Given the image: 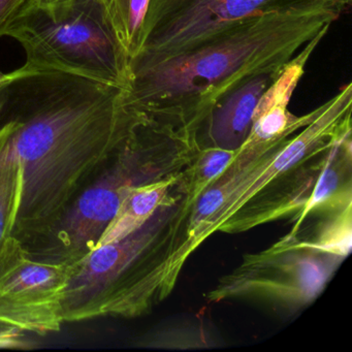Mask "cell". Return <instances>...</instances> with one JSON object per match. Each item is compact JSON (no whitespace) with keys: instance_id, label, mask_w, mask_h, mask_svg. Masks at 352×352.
Instances as JSON below:
<instances>
[{"instance_id":"cell-1","label":"cell","mask_w":352,"mask_h":352,"mask_svg":"<svg viewBox=\"0 0 352 352\" xmlns=\"http://www.w3.org/2000/svg\"><path fill=\"white\" fill-rule=\"evenodd\" d=\"M124 89L56 71L22 67L6 84L0 116L11 126L23 168L13 236L24 242L46 230L141 117Z\"/></svg>"},{"instance_id":"cell-2","label":"cell","mask_w":352,"mask_h":352,"mask_svg":"<svg viewBox=\"0 0 352 352\" xmlns=\"http://www.w3.org/2000/svg\"><path fill=\"white\" fill-rule=\"evenodd\" d=\"M327 11L251 18L188 52L131 72L124 104L191 139L224 96L287 63L339 19Z\"/></svg>"},{"instance_id":"cell-3","label":"cell","mask_w":352,"mask_h":352,"mask_svg":"<svg viewBox=\"0 0 352 352\" xmlns=\"http://www.w3.org/2000/svg\"><path fill=\"white\" fill-rule=\"evenodd\" d=\"M23 47L25 69L56 71L129 89V57L102 0H36L6 30Z\"/></svg>"},{"instance_id":"cell-4","label":"cell","mask_w":352,"mask_h":352,"mask_svg":"<svg viewBox=\"0 0 352 352\" xmlns=\"http://www.w3.org/2000/svg\"><path fill=\"white\" fill-rule=\"evenodd\" d=\"M166 129L142 114L118 149L78 189L56 219L21 242L32 258L72 265L98 246L131 187L148 182L147 158Z\"/></svg>"},{"instance_id":"cell-5","label":"cell","mask_w":352,"mask_h":352,"mask_svg":"<svg viewBox=\"0 0 352 352\" xmlns=\"http://www.w3.org/2000/svg\"><path fill=\"white\" fill-rule=\"evenodd\" d=\"M352 0H150L141 50L131 72L188 52L240 22L290 12L327 11L341 17Z\"/></svg>"},{"instance_id":"cell-6","label":"cell","mask_w":352,"mask_h":352,"mask_svg":"<svg viewBox=\"0 0 352 352\" xmlns=\"http://www.w3.org/2000/svg\"><path fill=\"white\" fill-rule=\"evenodd\" d=\"M67 273V265L32 258L12 236L0 252V320L34 335L60 331Z\"/></svg>"},{"instance_id":"cell-7","label":"cell","mask_w":352,"mask_h":352,"mask_svg":"<svg viewBox=\"0 0 352 352\" xmlns=\"http://www.w3.org/2000/svg\"><path fill=\"white\" fill-rule=\"evenodd\" d=\"M329 30L319 32L284 65L277 79L261 96L248 138L236 152V160L247 164L261 157L281 145L288 135L308 125L319 114L320 107L308 115L296 117L288 111V104L304 75L311 54Z\"/></svg>"},{"instance_id":"cell-8","label":"cell","mask_w":352,"mask_h":352,"mask_svg":"<svg viewBox=\"0 0 352 352\" xmlns=\"http://www.w3.org/2000/svg\"><path fill=\"white\" fill-rule=\"evenodd\" d=\"M282 67L245 82L213 107L197 127L207 129L212 147L234 151L240 149L250 133L253 116L261 96L277 79Z\"/></svg>"},{"instance_id":"cell-9","label":"cell","mask_w":352,"mask_h":352,"mask_svg":"<svg viewBox=\"0 0 352 352\" xmlns=\"http://www.w3.org/2000/svg\"><path fill=\"white\" fill-rule=\"evenodd\" d=\"M176 182V177H170L131 187L98 246L122 240L145 226L162 207L170 186Z\"/></svg>"},{"instance_id":"cell-10","label":"cell","mask_w":352,"mask_h":352,"mask_svg":"<svg viewBox=\"0 0 352 352\" xmlns=\"http://www.w3.org/2000/svg\"><path fill=\"white\" fill-rule=\"evenodd\" d=\"M22 190L23 168L14 146L11 126L0 116V252L13 236Z\"/></svg>"},{"instance_id":"cell-11","label":"cell","mask_w":352,"mask_h":352,"mask_svg":"<svg viewBox=\"0 0 352 352\" xmlns=\"http://www.w3.org/2000/svg\"><path fill=\"white\" fill-rule=\"evenodd\" d=\"M129 60L141 50L150 0H102Z\"/></svg>"},{"instance_id":"cell-12","label":"cell","mask_w":352,"mask_h":352,"mask_svg":"<svg viewBox=\"0 0 352 352\" xmlns=\"http://www.w3.org/2000/svg\"><path fill=\"white\" fill-rule=\"evenodd\" d=\"M236 151L219 147H209L201 152L189 175L188 195L197 201L201 193L211 186L232 166Z\"/></svg>"},{"instance_id":"cell-13","label":"cell","mask_w":352,"mask_h":352,"mask_svg":"<svg viewBox=\"0 0 352 352\" xmlns=\"http://www.w3.org/2000/svg\"><path fill=\"white\" fill-rule=\"evenodd\" d=\"M300 249H311L324 254L344 257L349 253L351 247V212L349 207L338 216L333 223L327 224L320 236L314 242L300 245Z\"/></svg>"},{"instance_id":"cell-14","label":"cell","mask_w":352,"mask_h":352,"mask_svg":"<svg viewBox=\"0 0 352 352\" xmlns=\"http://www.w3.org/2000/svg\"><path fill=\"white\" fill-rule=\"evenodd\" d=\"M331 148V153L327 157L329 158L327 160L329 162L325 164L324 168L321 170L318 181H317L314 189H313V192L311 193L310 197L306 201V206H305L304 211H302L304 215L310 213L313 210L322 207V206H327V204H335L336 201L341 203L336 199L338 188L340 187V175L338 173L337 166H331L333 146Z\"/></svg>"},{"instance_id":"cell-15","label":"cell","mask_w":352,"mask_h":352,"mask_svg":"<svg viewBox=\"0 0 352 352\" xmlns=\"http://www.w3.org/2000/svg\"><path fill=\"white\" fill-rule=\"evenodd\" d=\"M30 335L34 333L0 320V349H32L36 347V342Z\"/></svg>"},{"instance_id":"cell-16","label":"cell","mask_w":352,"mask_h":352,"mask_svg":"<svg viewBox=\"0 0 352 352\" xmlns=\"http://www.w3.org/2000/svg\"><path fill=\"white\" fill-rule=\"evenodd\" d=\"M36 0H0V36Z\"/></svg>"},{"instance_id":"cell-17","label":"cell","mask_w":352,"mask_h":352,"mask_svg":"<svg viewBox=\"0 0 352 352\" xmlns=\"http://www.w3.org/2000/svg\"><path fill=\"white\" fill-rule=\"evenodd\" d=\"M10 76L11 74H3V72H0V87H3L9 81Z\"/></svg>"},{"instance_id":"cell-18","label":"cell","mask_w":352,"mask_h":352,"mask_svg":"<svg viewBox=\"0 0 352 352\" xmlns=\"http://www.w3.org/2000/svg\"><path fill=\"white\" fill-rule=\"evenodd\" d=\"M38 1L45 3H65V1H69V0H38Z\"/></svg>"},{"instance_id":"cell-19","label":"cell","mask_w":352,"mask_h":352,"mask_svg":"<svg viewBox=\"0 0 352 352\" xmlns=\"http://www.w3.org/2000/svg\"><path fill=\"white\" fill-rule=\"evenodd\" d=\"M5 91L6 85H3V87H0V107H1V104H3V98H5Z\"/></svg>"}]
</instances>
